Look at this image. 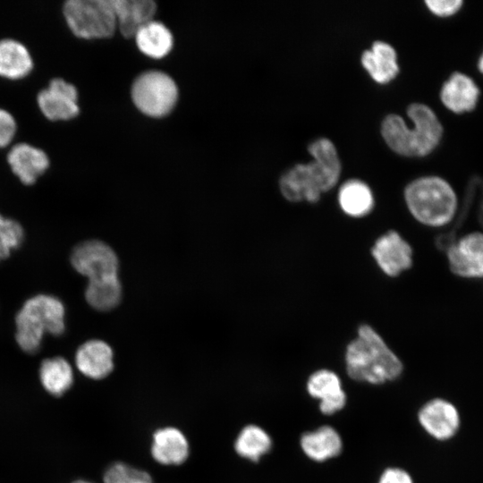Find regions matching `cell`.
<instances>
[{"mask_svg": "<svg viewBox=\"0 0 483 483\" xmlns=\"http://www.w3.org/2000/svg\"><path fill=\"white\" fill-rule=\"evenodd\" d=\"M24 231L15 220L5 218L0 214V261L22 243Z\"/></svg>", "mask_w": 483, "mask_h": 483, "instance_id": "83f0119b", "label": "cell"}, {"mask_svg": "<svg viewBox=\"0 0 483 483\" xmlns=\"http://www.w3.org/2000/svg\"><path fill=\"white\" fill-rule=\"evenodd\" d=\"M301 447L308 458L321 462L339 455L343 441L334 428L322 426L304 433L301 437Z\"/></svg>", "mask_w": 483, "mask_h": 483, "instance_id": "ac0fdd59", "label": "cell"}, {"mask_svg": "<svg viewBox=\"0 0 483 483\" xmlns=\"http://www.w3.org/2000/svg\"><path fill=\"white\" fill-rule=\"evenodd\" d=\"M346 403V394L342 392L341 394L323 402H319V411L325 415H332L341 411Z\"/></svg>", "mask_w": 483, "mask_h": 483, "instance_id": "1f68e13d", "label": "cell"}, {"mask_svg": "<svg viewBox=\"0 0 483 483\" xmlns=\"http://www.w3.org/2000/svg\"><path fill=\"white\" fill-rule=\"evenodd\" d=\"M395 50L387 43L376 41L361 55V64L374 80L386 83L399 72Z\"/></svg>", "mask_w": 483, "mask_h": 483, "instance_id": "d6986e66", "label": "cell"}, {"mask_svg": "<svg viewBox=\"0 0 483 483\" xmlns=\"http://www.w3.org/2000/svg\"><path fill=\"white\" fill-rule=\"evenodd\" d=\"M15 131V119L7 110L0 108V148L12 141Z\"/></svg>", "mask_w": 483, "mask_h": 483, "instance_id": "f1b7e54d", "label": "cell"}, {"mask_svg": "<svg viewBox=\"0 0 483 483\" xmlns=\"http://www.w3.org/2000/svg\"><path fill=\"white\" fill-rule=\"evenodd\" d=\"M377 483H413V480L406 470L392 467L383 471Z\"/></svg>", "mask_w": 483, "mask_h": 483, "instance_id": "4dcf8cb0", "label": "cell"}, {"mask_svg": "<svg viewBox=\"0 0 483 483\" xmlns=\"http://www.w3.org/2000/svg\"><path fill=\"white\" fill-rule=\"evenodd\" d=\"M65 309L55 296L38 294L23 304L15 317V339L27 353H36L45 333L60 336L64 333Z\"/></svg>", "mask_w": 483, "mask_h": 483, "instance_id": "277c9868", "label": "cell"}, {"mask_svg": "<svg viewBox=\"0 0 483 483\" xmlns=\"http://www.w3.org/2000/svg\"><path fill=\"white\" fill-rule=\"evenodd\" d=\"M407 114L412 121V128H409L401 116L389 114L382 123V136L400 155L425 156L438 144L443 133L442 125L431 108L423 104H411Z\"/></svg>", "mask_w": 483, "mask_h": 483, "instance_id": "3957f363", "label": "cell"}, {"mask_svg": "<svg viewBox=\"0 0 483 483\" xmlns=\"http://www.w3.org/2000/svg\"><path fill=\"white\" fill-rule=\"evenodd\" d=\"M140 50L148 56L162 58L173 47V36L162 23L150 21L143 26L135 35Z\"/></svg>", "mask_w": 483, "mask_h": 483, "instance_id": "cb8c5ba5", "label": "cell"}, {"mask_svg": "<svg viewBox=\"0 0 483 483\" xmlns=\"http://www.w3.org/2000/svg\"><path fill=\"white\" fill-rule=\"evenodd\" d=\"M7 161L14 174L26 184H33L49 166L46 152L29 143L15 144L7 155Z\"/></svg>", "mask_w": 483, "mask_h": 483, "instance_id": "9a60e30c", "label": "cell"}, {"mask_svg": "<svg viewBox=\"0 0 483 483\" xmlns=\"http://www.w3.org/2000/svg\"><path fill=\"white\" fill-rule=\"evenodd\" d=\"M338 202L344 214L356 218L369 215L374 208V197L370 188L357 179L349 180L341 186Z\"/></svg>", "mask_w": 483, "mask_h": 483, "instance_id": "44dd1931", "label": "cell"}, {"mask_svg": "<svg viewBox=\"0 0 483 483\" xmlns=\"http://www.w3.org/2000/svg\"><path fill=\"white\" fill-rule=\"evenodd\" d=\"M37 101L39 109L49 120H68L79 113L76 88L61 78L51 80L47 88L38 92Z\"/></svg>", "mask_w": 483, "mask_h": 483, "instance_id": "8fae6325", "label": "cell"}, {"mask_svg": "<svg viewBox=\"0 0 483 483\" xmlns=\"http://www.w3.org/2000/svg\"><path fill=\"white\" fill-rule=\"evenodd\" d=\"M63 12L70 30L81 38H108L117 28L112 0H68Z\"/></svg>", "mask_w": 483, "mask_h": 483, "instance_id": "8992f818", "label": "cell"}, {"mask_svg": "<svg viewBox=\"0 0 483 483\" xmlns=\"http://www.w3.org/2000/svg\"><path fill=\"white\" fill-rule=\"evenodd\" d=\"M116 26L126 37H135L146 24L152 21L157 5L151 0H112Z\"/></svg>", "mask_w": 483, "mask_h": 483, "instance_id": "2e32d148", "label": "cell"}, {"mask_svg": "<svg viewBox=\"0 0 483 483\" xmlns=\"http://www.w3.org/2000/svg\"><path fill=\"white\" fill-rule=\"evenodd\" d=\"M71 262L78 273L89 278V282L118 276L117 256L112 248L100 241L78 244L72 252Z\"/></svg>", "mask_w": 483, "mask_h": 483, "instance_id": "ba28073f", "label": "cell"}, {"mask_svg": "<svg viewBox=\"0 0 483 483\" xmlns=\"http://www.w3.org/2000/svg\"><path fill=\"white\" fill-rule=\"evenodd\" d=\"M75 364L85 377L95 380L104 379L114 367L113 350L106 342L89 340L77 350Z\"/></svg>", "mask_w": 483, "mask_h": 483, "instance_id": "5bb4252c", "label": "cell"}, {"mask_svg": "<svg viewBox=\"0 0 483 483\" xmlns=\"http://www.w3.org/2000/svg\"><path fill=\"white\" fill-rule=\"evenodd\" d=\"M150 453L159 464L182 465L190 454L189 441L182 431L175 427L160 428L152 435Z\"/></svg>", "mask_w": 483, "mask_h": 483, "instance_id": "4fadbf2b", "label": "cell"}, {"mask_svg": "<svg viewBox=\"0 0 483 483\" xmlns=\"http://www.w3.org/2000/svg\"><path fill=\"white\" fill-rule=\"evenodd\" d=\"M72 483H95V482H92V481L87 480V479H76V480L72 481Z\"/></svg>", "mask_w": 483, "mask_h": 483, "instance_id": "836d02e7", "label": "cell"}, {"mask_svg": "<svg viewBox=\"0 0 483 483\" xmlns=\"http://www.w3.org/2000/svg\"><path fill=\"white\" fill-rule=\"evenodd\" d=\"M371 255L382 272L390 277L398 276L412 266V249L394 230H389L376 240Z\"/></svg>", "mask_w": 483, "mask_h": 483, "instance_id": "9c48e42d", "label": "cell"}, {"mask_svg": "<svg viewBox=\"0 0 483 483\" xmlns=\"http://www.w3.org/2000/svg\"><path fill=\"white\" fill-rule=\"evenodd\" d=\"M85 298L87 302L97 310L106 311L114 309L122 298V286L118 276L89 282Z\"/></svg>", "mask_w": 483, "mask_h": 483, "instance_id": "d4e9b609", "label": "cell"}, {"mask_svg": "<svg viewBox=\"0 0 483 483\" xmlns=\"http://www.w3.org/2000/svg\"><path fill=\"white\" fill-rule=\"evenodd\" d=\"M39 377L43 387L55 396L64 394L73 383L72 369L62 357L44 360L39 369Z\"/></svg>", "mask_w": 483, "mask_h": 483, "instance_id": "603a6c76", "label": "cell"}, {"mask_svg": "<svg viewBox=\"0 0 483 483\" xmlns=\"http://www.w3.org/2000/svg\"><path fill=\"white\" fill-rule=\"evenodd\" d=\"M33 68V60L28 48L13 38L0 40V76L21 79Z\"/></svg>", "mask_w": 483, "mask_h": 483, "instance_id": "ffe728a7", "label": "cell"}, {"mask_svg": "<svg viewBox=\"0 0 483 483\" xmlns=\"http://www.w3.org/2000/svg\"><path fill=\"white\" fill-rule=\"evenodd\" d=\"M425 3L432 13L439 16L452 15L462 4L461 0H427Z\"/></svg>", "mask_w": 483, "mask_h": 483, "instance_id": "f546056e", "label": "cell"}, {"mask_svg": "<svg viewBox=\"0 0 483 483\" xmlns=\"http://www.w3.org/2000/svg\"><path fill=\"white\" fill-rule=\"evenodd\" d=\"M236 453L246 460L258 462L272 448V439L265 429L250 424L239 432L234 444Z\"/></svg>", "mask_w": 483, "mask_h": 483, "instance_id": "7402d4cb", "label": "cell"}, {"mask_svg": "<svg viewBox=\"0 0 483 483\" xmlns=\"http://www.w3.org/2000/svg\"><path fill=\"white\" fill-rule=\"evenodd\" d=\"M479 69L483 73V54L479 60Z\"/></svg>", "mask_w": 483, "mask_h": 483, "instance_id": "d6a6232c", "label": "cell"}, {"mask_svg": "<svg viewBox=\"0 0 483 483\" xmlns=\"http://www.w3.org/2000/svg\"><path fill=\"white\" fill-rule=\"evenodd\" d=\"M418 419L428 435L440 441L453 437L460 426V416L455 406L439 398L425 403L418 413Z\"/></svg>", "mask_w": 483, "mask_h": 483, "instance_id": "7c38bea8", "label": "cell"}, {"mask_svg": "<svg viewBox=\"0 0 483 483\" xmlns=\"http://www.w3.org/2000/svg\"><path fill=\"white\" fill-rule=\"evenodd\" d=\"M131 97L143 114L161 117L174 108L178 97L176 84L167 74L151 71L142 73L134 81Z\"/></svg>", "mask_w": 483, "mask_h": 483, "instance_id": "52a82bcc", "label": "cell"}, {"mask_svg": "<svg viewBox=\"0 0 483 483\" xmlns=\"http://www.w3.org/2000/svg\"><path fill=\"white\" fill-rule=\"evenodd\" d=\"M479 89L465 74L454 72L443 85L440 97L443 104L454 113L472 110L478 101Z\"/></svg>", "mask_w": 483, "mask_h": 483, "instance_id": "e0dca14e", "label": "cell"}, {"mask_svg": "<svg viewBox=\"0 0 483 483\" xmlns=\"http://www.w3.org/2000/svg\"><path fill=\"white\" fill-rule=\"evenodd\" d=\"M344 361L352 379L373 385L394 380L403 369L398 356L368 324L358 327L357 336L346 346Z\"/></svg>", "mask_w": 483, "mask_h": 483, "instance_id": "7a4b0ae2", "label": "cell"}, {"mask_svg": "<svg viewBox=\"0 0 483 483\" xmlns=\"http://www.w3.org/2000/svg\"><path fill=\"white\" fill-rule=\"evenodd\" d=\"M103 483H154L150 474L124 462L111 463L104 472Z\"/></svg>", "mask_w": 483, "mask_h": 483, "instance_id": "4316f807", "label": "cell"}, {"mask_svg": "<svg viewBox=\"0 0 483 483\" xmlns=\"http://www.w3.org/2000/svg\"><path fill=\"white\" fill-rule=\"evenodd\" d=\"M404 199L412 216L428 226H443L453 217L457 199L451 185L436 176L419 178L404 191Z\"/></svg>", "mask_w": 483, "mask_h": 483, "instance_id": "5b68a950", "label": "cell"}, {"mask_svg": "<svg viewBox=\"0 0 483 483\" xmlns=\"http://www.w3.org/2000/svg\"><path fill=\"white\" fill-rule=\"evenodd\" d=\"M309 152L313 157L311 162L294 165L280 179V191L289 201L316 203L321 193L331 190L339 179L341 163L329 140H315L309 146Z\"/></svg>", "mask_w": 483, "mask_h": 483, "instance_id": "6da1fadb", "label": "cell"}, {"mask_svg": "<svg viewBox=\"0 0 483 483\" xmlns=\"http://www.w3.org/2000/svg\"><path fill=\"white\" fill-rule=\"evenodd\" d=\"M307 391L311 397L323 402L341 394L343 389L337 374L323 369L313 372L309 377Z\"/></svg>", "mask_w": 483, "mask_h": 483, "instance_id": "484cf974", "label": "cell"}, {"mask_svg": "<svg viewBox=\"0 0 483 483\" xmlns=\"http://www.w3.org/2000/svg\"><path fill=\"white\" fill-rule=\"evenodd\" d=\"M445 251L453 273L465 278L483 277V233L466 234Z\"/></svg>", "mask_w": 483, "mask_h": 483, "instance_id": "30bf717a", "label": "cell"}]
</instances>
